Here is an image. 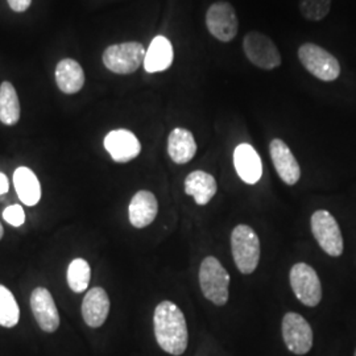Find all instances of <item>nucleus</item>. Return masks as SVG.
I'll list each match as a JSON object with an SVG mask.
<instances>
[{"mask_svg":"<svg viewBox=\"0 0 356 356\" xmlns=\"http://www.w3.org/2000/svg\"><path fill=\"white\" fill-rule=\"evenodd\" d=\"M173 45L172 42L164 38L157 36L152 40L148 51L144 58V69L148 73H159L164 72L173 63Z\"/></svg>","mask_w":356,"mask_h":356,"instance_id":"17","label":"nucleus"},{"mask_svg":"<svg viewBox=\"0 0 356 356\" xmlns=\"http://www.w3.org/2000/svg\"><path fill=\"white\" fill-rule=\"evenodd\" d=\"M206 26L213 38L222 42H229L238 35L239 20L229 1H216L207 10Z\"/></svg>","mask_w":356,"mask_h":356,"instance_id":"9","label":"nucleus"},{"mask_svg":"<svg viewBox=\"0 0 356 356\" xmlns=\"http://www.w3.org/2000/svg\"><path fill=\"white\" fill-rule=\"evenodd\" d=\"M20 310L13 292L0 284V326L11 329L19 323Z\"/></svg>","mask_w":356,"mask_h":356,"instance_id":"24","label":"nucleus"},{"mask_svg":"<svg viewBox=\"0 0 356 356\" xmlns=\"http://www.w3.org/2000/svg\"><path fill=\"white\" fill-rule=\"evenodd\" d=\"M269 153L281 179L289 186L296 185L301 177V169L286 143L273 139L269 144Z\"/></svg>","mask_w":356,"mask_h":356,"instance_id":"13","label":"nucleus"},{"mask_svg":"<svg viewBox=\"0 0 356 356\" xmlns=\"http://www.w3.org/2000/svg\"><path fill=\"white\" fill-rule=\"evenodd\" d=\"M145 53L144 45L136 41L114 44L103 51V64L116 74H132L144 64Z\"/></svg>","mask_w":356,"mask_h":356,"instance_id":"4","label":"nucleus"},{"mask_svg":"<svg viewBox=\"0 0 356 356\" xmlns=\"http://www.w3.org/2000/svg\"><path fill=\"white\" fill-rule=\"evenodd\" d=\"M234 165L238 176L248 185H254L263 176V164L259 153L250 144H241L234 151Z\"/></svg>","mask_w":356,"mask_h":356,"instance_id":"15","label":"nucleus"},{"mask_svg":"<svg viewBox=\"0 0 356 356\" xmlns=\"http://www.w3.org/2000/svg\"><path fill=\"white\" fill-rule=\"evenodd\" d=\"M154 337L159 346L170 355H182L189 344V331L182 310L172 301H163L154 309Z\"/></svg>","mask_w":356,"mask_h":356,"instance_id":"1","label":"nucleus"},{"mask_svg":"<svg viewBox=\"0 0 356 356\" xmlns=\"http://www.w3.org/2000/svg\"><path fill=\"white\" fill-rule=\"evenodd\" d=\"M354 356H356V350H355V355H354Z\"/></svg>","mask_w":356,"mask_h":356,"instance_id":"30","label":"nucleus"},{"mask_svg":"<svg viewBox=\"0 0 356 356\" xmlns=\"http://www.w3.org/2000/svg\"><path fill=\"white\" fill-rule=\"evenodd\" d=\"M243 49L247 58L260 69L272 70L281 65V54L277 47L272 38L261 32H248L243 40Z\"/></svg>","mask_w":356,"mask_h":356,"instance_id":"6","label":"nucleus"},{"mask_svg":"<svg viewBox=\"0 0 356 356\" xmlns=\"http://www.w3.org/2000/svg\"><path fill=\"white\" fill-rule=\"evenodd\" d=\"M91 268L85 259H74L67 268V284L74 293H83L89 286Z\"/></svg>","mask_w":356,"mask_h":356,"instance_id":"23","label":"nucleus"},{"mask_svg":"<svg viewBox=\"0 0 356 356\" xmlns=\"http://www.w3.org/2000/svg\"><path fill=\"white\" fill-rule=\"evenodd\" d=\"M298 58L312 76L323 82L335 81L341 74V65L338 60L317 44L306 42L301 45L298 49Z\"/></svg>","mask_w":356,"mask_h":356,"instance_id":"5","label":"nucleus"},{"mask_svg":"<svg viewBox=\"0 0 356 356\" xmlns=\"http://www.w3.org/2000/svg\"><path fill=\"white\" fill-rule=\"evenodd\" d=\"M15 191L26 206H35L41 198V186L36 175L26 166H20L13 173Z\"/></svg>","mask_w":356,"mask_h":356,"instance_id":"21","label":"nucleus"},{"mask_svg":"<svg viewBox=\"0 0 356 356\" xmlns=\"http://www.w3.org/2000/svg\"><path fill=\"white\" fill-rule=\"evenodd\" d=\"M168 153L176 164H186L197 153V143L191 131L175 128L168 138Z\"/></svg>","mask_w":356,"mask_h":356,"instance_id":"18","label":"nucleus"},{"mask_svg":"<svg viewBox=\"0 0 356 356\" xmlns=\"http://www.w3.org/2000/svg\"><path fill=\"white\" fill-rule=\"evenodd\" d=\"M8 4L15 13H26L31 7L32 0H8Z\"/></svg>","mask_w":356,"mask_h":356,"instance_id":"27","label":"nucleus"},{"mask_svg":"<svg viewBox=\"0 0 356 356\" xmlns=\"http://www.w3.org/2000/svg\"><path fill=\"white\" fill-rule=\"evenodd\" d=\"M110 313V298L107 292L101 288L95 286L86 293L82 302V317L86 325L98 329L101 327Z\"/></svg>","mask_w":356,"mask_h":356,"instance_id":"14","label":"nucleus"},{"mask_svg":"<svg viewBox=\"0 0 356 356\" xmlns=\"http://www.w3.org/2000/svg\"><path fill=\"white\" fill-rule=\"evenodd\" d=\"M10 189V181L4 173H0V195L6 194Z\"/></svg>","mask_w":356,"mask_h":356,"instance_id":"28","label":"nucleus"},{"mask_svg":"<svg viewBox=\"0 0 356 356\" xmlns=\"http://www.w3.org/2000/svg\"><path fill=\"white\" fill-rule=\"evenodd\" d=\"M56 82L65 94H76L85 85V73L76 60L65 58L56 67Z\"/></svg>","mask_w":356,"mask_h":356,"instance_id":"20","label":"nucleus"},{"mask_svg":"<svg viewBox=\"0 0 356 356\" xmlns=\"http://www.w3.org/2000/svg\"><path fill=\"white\" fill-rule=\"evenodd\" d=\"M331 0H301L300 11L306 20L319 22L330 13Z\"/></svg>","mask_w":356,"mask_h":356,"instance_id":"25","label":"nucleus"},{"mask_svg":"<svg viewBox=\"0 0 356 356\" xmlns=\"http://www.w3.org/2000/svg\"><path fill=\"white\" fill-rule=\"evenodd\" d=\"M185 193L191 195L195 204L204 206L216 194V178L204 170H195L185 179Z\"/></svg>","mask_w":356,"mask_h":356,"instance_id":"19","label":"nucleus"},{"mask_svg":"<svg viewBox=\"0 0 356 356\" xmlns=\"http://www.w3.org/2000/svg\"><path fill=\"white\" fill-rule=\"evenodd\" d=\"M159 213V204L154 194L148 191H138L128 207L129 222L136 229L149 226Z\"/></svg>","mask_w":356,"mask_h":356,"instance_id":"16","label":"nucleus"},{"mask_svg":"<svg viewBox=\"0 0 356 356\" xmlns=\"http://www.w3.org/2000/svg\"><path fill=\"white\" fill-rule=\"evenodd\" d=\"M294 296L309 307L318 305L322 300V286L316 269L305 263H297L289 273Z\"/></svg>","mask_w":356,"mask_h":356,"instance_id":"8","label":"nucleus"},{"mask_svg":"<svg viewBox=\"0 0 356 356\" xmlns=\"http://www.w3.org/2000/svg\"><path fill=\"white\" fill-rule=\"evenodd\" d=\"M312 232L319 247L332 257L343 254V238L337 219L326 210H318L312 216Z\"/></svg>","mask_w":356,"mask_h":356,"instance_id":"7","label":"nucleus"},{"mask_svg":"<svg viewBox=\"0 0 356 356\" xmlns=\"http://www.w3.org/2000/svg\"><path fill=\"white\" fill-rule=\"evenodd\" d=\"M3 219L13 227H20L26 222V213L20 204H11L3 211Z\"/></svg>","mask_w":356,"mask_h":356,"instance_id":"26","label":"nucleus"},{"mask_svg":"<svg viewBox=\"0 0 356 356\" xmlns=\"http://www.w3.org/2000/svg\"><path fill=\"white\" fill-rule=\"evenodd\" d=\"M200 285L214 305L225 306L229 297V275L214 256H207L200 267Z\"/></svg>","mask_w":356,"mask_h":356,"instance_id":"2","label":"nucleus"},{"mask_svg":"<svg viewBox=\"0 0 356 356\" xmlns=\"http://www.w3.org/2000/svg\"><path fill=\"white\" fill-rule=\"evenodd\" d=\"M231 248L241 273H254L260 260V241L254 229L247 225L236 226L231 234Z\"/></svg>","mask_w":356,"mask_h":356,"instance_id":"3","label":"nucleus"},{"mask_svg":"<svg viewBox=\"0 0 356 356\" xmlns=\"http://www.w3.org/2000/svg\"><path fill=\"white\" fill-rule=\"evenodd\" d=\"M20 120V102L13 83L3 82L0 86V122L15 126Z\"/></svg>","mask_w":356,"mask_h":356,"instance_id":"22","label":"nucleus"},{"mask_svg":"<svg viewBox=\"0 0 356 356\" xmlns=\"http://www.w3.org/2000/svg\"><path fill=\"white\" fill-rule=\"evenodd\" d=\"M104 148L116 163H128L141 152L139 139L128 129H115L104 138Z\"/></svg>","mask_w":356,"mask_h":356,"instance_id":"12","label":"nucleus"},{"mask_svg":"<svg viewBox=\"0 0 356 356\" xmlns=\"http://www.w3.org/2000/svg\"><path fill=\"white\" fill-rule=\"evenodd\" d=\"M31 309L41 330L51 334L60 327V314L51 293L47 288L38 286L32 292Z\"/></svg>","mask_w":356,"mask_h":356,"instance_id":"11","label":"nucleus"},{"mask_svg":"<svg viewBox=\"0 0 356 356\" xmlns=\"http://www.w3.org/2000/svg\"><path fill=\"white\" fill-rule=\"evenodd\" d=\"M3 235H4V229H3V225L0 223V241H1V238H3Z\"/></svg>","mask_w":356,"mask_h":356,"instance_id":"29","label":"nucleus"},{"mask_svg":"<svg viewBox=\"0 0 356 356\" xmlns=\"http://www.w3.org/2000/svg\"><path fill=\"white\" fill-rule=\"evenodd\" d=\"M282 338L294 355H305L313 347V330L301 314L286 313L282 318Z\"/></svg>","mask_w":356,"mask_h":356,"instance_id":"10","label":"nucleus"}]
</instances>
